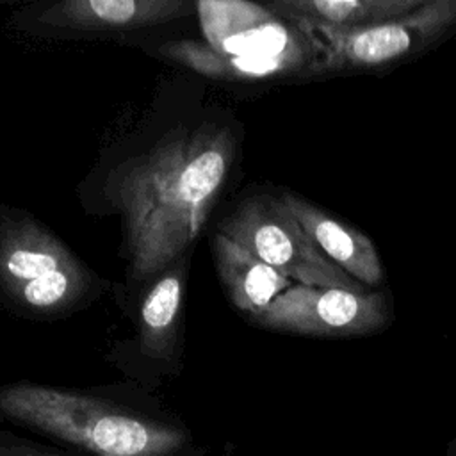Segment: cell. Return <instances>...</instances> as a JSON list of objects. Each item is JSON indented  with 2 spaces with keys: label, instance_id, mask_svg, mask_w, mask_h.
Wrapping results in <instances>:
<instances>
[{
  "label": "cell",
  "instance_id": "5bb4252c",
  "mask_svg": "<svg viewBox=\"0 0 456 456\" xmlns=\"http://www.w3.org/2000/svg\"><path fill=\"white\" fill-rule=\"evenodd\" d=\"M0 456H69L0 431Z\"/></svg>",
  "mask_w": 456,
  "mask_h": 456
},
{
  "label": "cell",
  "instance_id": "5b68a950",
  "mask_svg": "<svg viewBox=\"0 0 456 456\" xmlns=\"http://www.w3.org/2000/svg\"><path fill=\"white\" fill-rule=\"evenodd\" d=\"M86 273L69 249L30 219L0 226V283L36 310L73 301L86 287Z\"/></svg>",
  "mask_w": 456,
  "mask_h": 456
},
{
  "label": "cell",
  "instance_id": "7c38bea8",
  "mask_svg": "<svg viewBox=\"0 0 456 456\" xmlns=\"http://www.w3.org/2000/svg\"><path fill=\"white\" fill-rule=\"evenodd\" d=\"M160 52L201 73L214 78H230V80H253V78H267L276 75H299L310 68L317 52L310 53H285L274 57H233L223 55L212 50L203 41H173L160 48Z\"/></svg>",
  "mask_w": 456,
  "mask_h": 456
},
{
  "label": "cell",
  "instance_id": "7a4b0ae2",
  "mask_svg": "<svg viewBox=\"0 0 456 456\" xmlns=\"http://www.w3.org/2000/svg\"><path fill=\"white\" fill-rule=\"evenodd\" d=\"M0 419L98 456H173L189 433L103 397L36 383L0 387Z\"/></svg>",
  "mask_w": 456,
  "mask_h": 456
},
{
  "label": "cell",
  "instance_id": "6da1fadb",
  "mask_svg": "<svg viewBox=\"0 0 456 456\" xmlns=\"http://www.w3.org/2000/svg\"><path fill=\"white\" fill-rule=\"evenodd\" d=\"M232 160V132L207 125L162 141L123 173L116 201L126 221L134 278L160 271L196 240Z\"/></svg>",
  "mask_w": 456,
  "mask_h": 456
},
{
  "label": "cell",
  "instance_id": "3957f363",
  "mask_svg": "<svg viewBox=\"0 0 456 456\" xmlns=\"http://www.w3.org/2000/svg\"><path fill=\"white\" fill-rule=\"evenodd\" d=\"M456 32V0H426L406 16L347 34L312 36L317 57L303 78L387 73Z\"/></svg>",
  "mask_w": 456,
  "mask_h": 456
},
{
  "label": "cell",
  "instance_id": "8fae6325",
  "mask_svg": "<svg viewBox=\"0 0 456 456\" xmlns=\"http://www.w3.org/2000/svg\"><path fill=\"white\" fill-rule=\"evenodd\" d=\"M212 249L219 278L230 301L251 317L262 314L281 292L294 285V281L281 276L221 232L214 233Z\"/></svg>",
  "mask_w": 456,
  "mask_h": 456
},
{
  "label": "cell",
  "instance_id": "30bf717a",
  "mask_svg": "<svg viewBox=\"0 0 456 456\" xmlns=\"http://www.w3.org/2000/svg\"><path fill=\"white\" fill-rule=\"evenodd\" d=\"M426 0H278L267 5L278 18L308 36L347 34L390 21Z\"/></svg>",
  "mask_w": 456,
  "mask_h": 456
},
{
  "label": "cell",
  "instance_id": "8992f818",
  "mask_svg": "<svg viewBox=\"0 0 456 456\" xmlns=\"http://www.w3.org/2000/svg\"><path fill=\"white\" fill-rule=\"evenodd\" d=\"M253 321L296 335L360 337L385 330L392 310L383 292L292 285Z\"/></svg>",
  "mask_w": 456,
  "mask_h": 456
},
{
  "label": "cell",
  "instance_id": "52a82bcc",
  "mask_svg": "<svg viewBox=\"0 0 456 456\" xmlns=\"http://www.w3.org/2000/svg\"><path fill=\"white\" fill-rule=\"evenodd\" d=\"M196 11L205 43L217 53L255 59L317 52L312 36L278 18L267 5L205 0L196 4Z\"/></svg>",
  "mask_w": 456,
  "mask_h": 456
},
{
  "label": "cell",
  "instance_id": "4fadbf2b",
  "mask_svg": "<svg viewBox=\"0 0 456 456\" xmlns=\"http://www.w3.org/2000/svg\"><path fill=\"white\" fill-rule=\"evenodd\" d=\"M183 274L176 269L162 276L141 305V347L146 354L167 356L173 351L182 306Z\"/></svg>",
  "mask_w": 456,
  "mask_h": 456
},
{
  "label": "cell",
  "instance_id": "9c48e42d",
  "mask_svg": "<svg viewBox=\"0 0 456 456\" xmlns=\"http://www.w3.org/2000/svg\"><path fill=\"white\" fill-rule=\"evenodd\" d=\"M189 0H64L39 14L46 25L75 30H132L189 16Z\"/></svg>",
  "mask_w": 456,
  "mask_h": 456
},
{
  "label": "cell",
  "instance_id": "277c9868",
  "mask_svg": "<svg viewBox=\"0 0 456 456\" xmlns=\"http://www.w3.org/2000/svg\"><path fill=\"white\" fill-rule=\"evenodd\" d=\"M217 232L297 285L369 292L315 248L280 198L260 194L246 200L219 223Z\"/></svg>",
  "mask_w": 456,
  "mask_h": 456
},
{
  "label": "cell",
  "instance_id": "ba28073f",
  "mask_svg": "<svg viewBox=\"0 0 456 456\" xmlns=\"http://www.w3.org/2000/svg\"><path fill=\"white\" fill-rule=\"evenodd\" d=\"M280 200L331 264L369 290L383 285L385 269L374 242L365 233L297 194L283 192Z\"/></svg>",
  "mask_w": 456,
  "mask_h": 456
}]
</instances>
